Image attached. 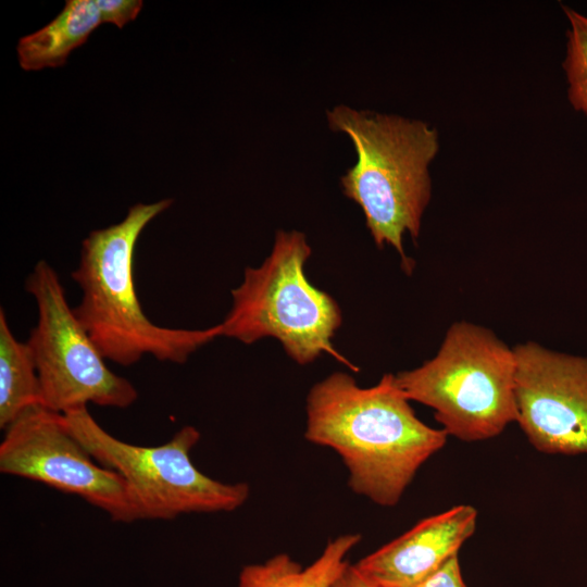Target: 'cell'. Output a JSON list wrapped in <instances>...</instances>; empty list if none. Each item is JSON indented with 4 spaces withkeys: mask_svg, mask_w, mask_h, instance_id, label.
<instances>
[{
    "mask_svg": "<svg viewBox=\"0 0 587 587\" xmlns=\"http://www.w3.org/2000/svg\"><path fill=\"white\" fill-rule=\"evenodd\" d=\"M304 437L339 454L352 491L392 507L448 434L416 416L395 374L360 387L348 373L334 372L308 394Z\"/></svg>",
    "mask_w": 587,
    "mask_h": 587,
    "instance_id": "obj_1",
    "label": "cell"
},
{
    "mask_svg": "<svg viewBox=\"0 0 587 587\" xmlns=\"http://www.w3.org/2000/svg\"><path fill=\"white\" fill-rule=\"evenodd\" d=\"M172 202L134 204L122 222L90 232L72 273L82 289L80 302L73 309L77 320L104 359L123 366L146 354L183 364L221 337L218 324L200 329L159 326L140 305L134 279L136 243L145 227Z\"/></svg>",
    "mask_w": 587,
    "mask_h": 587,
    "instance_id": "obj_2",
    "label": "cell"
},
{
    "mask_svg": "<svg viewBox=\"0 0 587 587\" xmlns=\"http://www.w3.org/2000/svg\"><path fill=\"white\" fill-rule=\"evenodd\" d=\"M328 127L352 141L357 162L340 178L344 195L362 210L378 248L391 246L411 273L403 235L419 238L432 197L429 165L439 151V136L428 123L396 114L339 104L326 111Z\"/></svg>",
    "mask_w": 587,
    "mask_h": 587,
    "instance_id": "obj_3",
    "label": "cell"
},
{
    "mask_svg": "<svg viewBox=\"0 0 587 587\" xmlns=\"http://www.w3.org/2000/svg\"><path fill=\"white\" fill-rule=\"evenodd\" d=\"M515 371L513 348L491 329L460 321L434 358L395 378L410 401L434 410L448 436L480 441L516 422Z\"/></svg>",
    "mask_w": 587,
    "mask_h": 587,
    "instance_id": "obj_4",
    "label": "cell"
},
{
    "mask_svg": "<svg viewBox=\"0 0 587 587\" xmlns=\"http://www.w3.org/2000/svg\"><path fill=\"white\" fill-rule=\"evenodd\" d=\"M311 253L303 233L278 230L268 257L258 267H246L242 283L232 290V308L218 324L221 336L246 345L275 338L300 365L328 353L358 371L333 346L341 310L308 279L304 266Z\"/></svg>",
    "mask_w": 587,
    "mask_h": 587,
    "instance_id": "obj_5",
    "label": "cell"
},
{
    "mask_svg": "<svg viewBox=\"0 0 587 587\" xmlns=\"http://www.w3.org/2000/svg\"><path fill=\"white\" fill-rule=\"evenodd\" d=\"M64 417L71 433L91 457L125 479L140 520L233 512L250 496L247 483H222L192 463L190 452L201 436L195 426L182 427L163 445L142 447L112 436L87 407L67 412Z\"/></svg>",
    "mask_w": 587,
    "mask_h": 587,
    "instance_id": "obj_6",
    "label": "cell"
},
{
    "mask_svg": "<svg viewBox=\"0 0 587 587\" xmlns=\"http://www.w3.org/2000/svg\"><path fill=\"white\" fill-rule=\"evenodd\" d=\"M25 288L37 305V323L26 341L33 354L41 405L65 414L93 403L125 409L138 398L134 385L113 373L70 307L55 270L39 261Z\"/></svg>",
    "mask_w": 587,
    "mask_h": 587,
    "instance_id": "obj_7",
    "label": "cell"
},
{
    "mask_svg": "<svg viewBox=\"0 0 587 587\" xmlns=\"http://www.w3.org/2000/svg\"><path fill=\"white\" fill-rule=\"evenodd\" d=\"M0 472L78 496L114 522L140 520L125 479L91 457L71 433L64 414L41 404L27 409L5 428Z\"/></svg>",
    "mask_w": 587,
    "mask_h": 587,
    "instance_id": "obj_8",
    "label": "cell"
},
{
    "mask_svg": "<svg viewBox=\"0 0 587 587\" xmlns=\"http://www.w3.org/2000/svg\"><path fill=\"white\" fill-rule=\"evenodd\" d=\"M513 350L516 423L530 445L545 453H587V358L535 341Z\"/></svg>",
    "mask_w": 587,
    "mask_h": 587,
    "instance_id": "obj_9",
    "label": "cell"
},
{
    "mask_svg": "<svg viewBox=\"0 0 587 587\" xmlns=\"http://www.w3.org/2000/svg\"><path fill=\"white\" fill-rule=\"evenodd\" d=\"M477 515L474 507L458 504L420 521L353 565L374 587H413L458 555L475 532Z\"/></svg>",
    "mask_w": 587,
    "mask_h": 587,
    "instance_id": "obj_10",
    "label": "cell"
},
{
    "mask_svg": "<svg viewBox=\"0 0 587 587\" xmlns=\"http://www.w3.org/2000/svg\"><path fill=\"white\" fill-rule=\"evenodd\" d=\"M360 534L330 539L320 557L307 567L286 553L263 563L242 567L238 587H332L349 566L348 553L360 542Z\"/></svg>",
    "mask_w": 587,
    "mask_h": 587,
    "instance_id": "obj_11",
    "label": "cell"
},
{
    "mask_svg": "<svg viewBox=\"0 0 587 587\" xmlns=\"http://www.w3.org/2000/svg\"><path fill=\"white\" fill-rule=\"evenodd\" d=\"M100 24L95 0H67L54 20L20 39L16 51L21 67L38 71L63 65Z\"/></svg>",
    "mask_w": 587,
    "mask_h": 587,
    "instance_id": "obj_12",
    "label": "cell"
},
{
    "mask_svg": "<svg viewBox=\"0 0 587 587\" xmlns=\"http://www.w3.org/2000/svg\"><path fill=\"white\" fill-rule=\"evenodd\" d=\"M41 404V387L27 342L12 334L0 310V427L7 428L27 409Z\"/></svg>",
    "mask_w": 587,
    "mask_h": 587,
    "instance_id": "obj_13",
    "label": "cell"
},
{
    "mask_svg": "<svg viewBox=\"0 0 587 587\" xmlns=\"http://www.w3.org/2000/svg\"><path fill=\"white\" fill-rule=\"evenodd\" d=\"M569 22L566 49L562 67L572 108L587 117V14L562 5Z\"/></svg>",
    "mask_w": 587,
    "mask_h": 587,
    "instance_id": "obj_14",
    "label": "cell"
},
{
    "mask_svg": "<svg viewBox=\"0 0 587 587\" xmlns=\"http://www.w3.org/2000/svg\"><path fill=\"white\" fill-rule=\"evenodd\" d=\"M102 23H112L122 28L134 21L140 12L141 0H95Z\"/></svg>",
    "mask_w": 587,
    "mask_h": 587,
    "instance_id": "obj_15",
    "label": "cell"
},
{
    "mask_svg": "<svg viewBox=\"0 0 587 587\" xmlns=\"http://www.w3.org/2000/svg\"><path fill=\"white\" fill-rule=\"evenodd\" d=\"M413 587H466L458 555L451 558L438 571Z\"/></svg>",
    "mask_w": 587,
    "mask_h": 587,
    "instance_id": "obj_16",
    "label": "cell"
},
{
    "mask_svg": "<svg viewBox=\"0 0 587 587\" xmlns=\"http://www.w3.org/2000/svg\"><path fill=\"white\" fill-rule=\"evenodd\" d=\"M332 587H374L357 569L349 564Z\"/></svg>",
    "mask_w": 587,
    "mask_h": 587,
    "instance_id": "obj_17",
    "label": "cell"
}]
</instances>
